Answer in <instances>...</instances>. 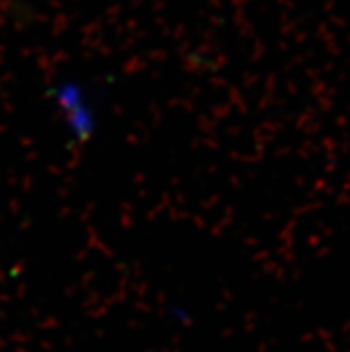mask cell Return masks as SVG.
<instances>
[{"label":"cell","instance_id":"6da1fadb","mask_svg":"<svg viewBox=\"0 0 350 352\" xmlns=\"http://www.w3.org/2000/svg\"><path fill=\"white\" fill-rule=\"evenodd\" d=\"M80 88L79 86L74 85H65L59 88L58 91V100L61 102V106L65 107V111L70 113L68 115V124L77 134H79L80 138H86L89 133H91V127H89V122H91V115L86 113L85 106H83V100L80 98Z\"/></svg>","mask_w":350,"mask_h":352}]
</instances>
